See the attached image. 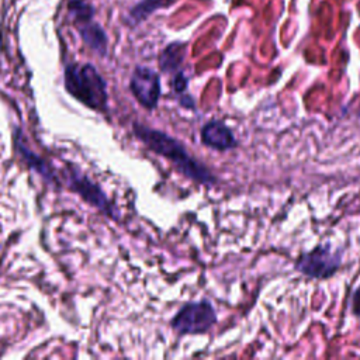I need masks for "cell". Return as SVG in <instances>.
<instances>
[{"label":"cell","mask_w":360,"mask_h":360,"mask_svg":"<svg viewBox=\"0 0 360 360\" xmlns=\"http://www.w3.org/2000/svg\"><path fill=\"white\" fill-rule=\"evenodd\" d=\"M187 83H188V80L184 76V73L183 72H177L176 76H174V89H176V91H180V93L184 91L186 87H187Z\"/></svg>","instance_id":"5bb4252c"},{"label":"cell","mask_w":360,"mask_h":360,"mask_svg":"<svg viewBox=\"0 0 360 360\" xmlns=\"http://www.w3.org/2000/svg\"><path fill=\"white\" fill-rule=\"evenodd\" d=\"M201 141L205 146L225 152L238 146V141L231 128L219 120H211L201 128Z\"/></svg>","instance_id":"52a82bcc"},{"label":"cell","mask_w":360,"mask_h":360,"mask_svg":"<svg viewBox=\"0 0 360 360\" xmlns=\"http://www.w3.org/2000/svg\"><path fill=\"white\" fill-rule=\"evenodd\" d=\"M134 134L150 150L170 160L186 177L204 186H212L217 183V177L208 170V167L195 160L177 139L142 124H134Z\"/></svg>","instance_id":"6da1fadb"},{"label":"cell","mask_w":360,"mask_h":360,"mask_svg":"<svg viewBox=\"0 0 360 360\" xmlns=\"http://www.w3.org/2000/svg\"><path fill=\"white\" fill-rule=\"evenodd\" d=\"M77 30H79V34H80L82 39L84 41V44L90 49L100 53L101 56L105 55V52H107V35L98 24L93 22L91 20L82 21V22H77Z\"/></svg>","instance_id":"ba28073f"},{"label":"cell","mask_w":360,"mask_h":360,"mask_svg":"<svg viewBox=\"0 0 360 360\" xmlns=\"http://www.w3.org/2000/svg\"><path fill=\"white\" fill-rule=\"evenodd\" d=\"M69 11L73 15L76 24L93 18V7H90L83 0H69Z\"/></svg>","instance_id":"7c38bea8"},{"label":"cell","mask_w":360,"mask_h":360,"mask_svg":"<svg viewBox=\"0 0 360 360\" xmlns=\"http://www.w3.org/2000/svg\"><path fill=\"white\" fill-rule=\"evenodd\" d=\"M65 89L91 110H107V83L91 63H72L65 69Z\"/></svg>","instance_id":"7a4b0ae2"},{"label":"cell","mask_w":360,"mask_h":360,"mask_svg":"<svg viewBox=\"0 0 360 360\" xmlns=\"http://www.w3.org/2000/svg\"><path fill=\"white\" fill-rule=\"evenodd\" d=\"M343 262V249L332 248L330 243H322L309 252H302L294 267L298 273L314 280H326L333 277Z\"/></svg>","instance_id":"3957f363"},{"label":"cell","mask_w":360,"mask_h":360,"mask_svg":"<svg viewBox=\"0 0 360 360\" xmlns=\"http://www.w3.org/2000/svg\"><path fill=\"white\" fill-rule=\"evenodd\" d=\"M177 0H141L138 1L129 11L128 22L131 25H136L146 20L152 13H155L159 8L169 7Z\"/></svg>","instance_id":"8fae6325"},{"label":"cell","mask_w":360,"mask_h":360,"mask_svg":"<svg viewBox=\"0 0 360 360\" xmlns=\"http://www.w3.org/2000/svg\"><path fill=\"white\" fill-rule=\"evenodd\" d=\"M217 323V312L210 301L201 300L180 308L170 325L180 335H200Z\"/></svg>","instance_id":"277c9868"},{"label":"cell","mask_w":360,"mask_h":360,"mask_svg":"<svg viewBox=\"0 0 360 360\" xmlns=\"http://www.w3.org/2000/svg\"><path fill=\"white\" fill-rule=\"evenodd\" d=\"M359 115H360V112H359Z\"/></svg>","instance_id":"9a60e30c"},{"label":"cell","mask_w":360,"mask_h":360,"mask_svg":"<svg viewBox=\"0 0 360 360\" xmlns=\"http://www.w3.org/2000/svg\"><path fill=\"white\" fill-rule=\"evenodd\" d=\"M352 312L360 318V285L352 294Z\"/></svg>","instance_id":"4fadbf2b"},{"label":"cell","mask_w":360,"mask_h":360,"mask_svg":"<svg viewBox=\"0 0 360 360\" xmlns=\"http://www.w3.org/2000/svg\"><path fill=\"white\" fill-rule=\"evenodd\" d=\"M187 45L184 42H172L169 44L159 56V66L163 72L170 73L179 69L186 56Z\"/></svg>","instance_id":"30bf717a"},{"label":"cell","mask_w":360,"mask_h":360,"mask_svg":"<svg viewBox=\"0 0 360 360\" xmlns=\"http://www.w3.org/2000/svg\"><path fill=\"white\" fill-rule=\"evenodd\" d=\"M68 184L75 193H77L89 204L94 205L98 211H101L103 214L108 215L112 219H118V217L115 215L117 211L114 205L110 202V200L103 193V190L96 183L90 181V179L83 173H80L77 169L69 170Z\"/></svg>","instance_id":"8992f818"},{"label":"cell","mask_w":360,"mask_h":360,"mask_svg":"<svg viewBox=\"0 0 360 360\" xmlns=\"http://www.w3.org/2000/svg\"><path fill=\"white\" fill-rule=\"evenodd\" d=\"M17 132H18V136H17L15 145H17V149H18V152L21 153V156L25 159V162H27L37 173H39L45 180H48V181L56 184V183H58V177H56L53 169H52L41 156H38V155H35L32 150H30V149L21 142V131L17 129Z\"/></svg>","instance_id":"9c48e42d"},{"label":"cell","mask_w":360,"mask_h":360,"mask_svg":"<svg viewBox=\"0 0 360 360\" xmlns=\"http://www.w3.org/2000/svg\"><path fill=\"white\" fill-rule=\"evenodd\" d=\"M129 89L142 107L153 110L160 97V77L150 68L138 66L131 76Z\"/></svg>","instance_id":"5b68a950"}]
</instances>
